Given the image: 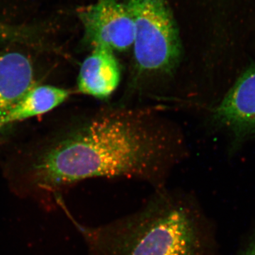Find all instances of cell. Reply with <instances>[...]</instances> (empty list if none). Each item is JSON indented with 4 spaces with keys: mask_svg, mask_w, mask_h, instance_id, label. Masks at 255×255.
<instances>
[{
    "mask_svg": "<svg viewBox=\"0 0 255 255\" xmlns=\"http://www.w3.org/2000/svg\"><path fill=\"white\" fill-rule=\"evenodd\" d=\"M214 114L216 122L236 133L255 132V65L242 74Z\"/></svg>",
    "mask_w": 255,
    "mask_h": 255,
    "instance_id": "cell-5",
    "label": "cell"
},
{
    "mask_svg": "<svg viewBox=\"0 0 255 255\" xmlns=\"http://www.w3.org/2000/svg\"><path fill=\"white\" fill-rule=\"evenodd\" d=\"M36 85L31 60L17 51L0 52V125L11 109Z\"/></svg>",
    "mask_w": 255,
    "mask_h": 255,
    "instance_id": "cell-6",
    "label": "cell"
},
{
    "mask_svg": "<svg viewBox=\"0 0 255 255\" xmlns=\"http://www.w3.org/2000/svg\"><path fill=\"white\" fill-rule=\"evenodd\" d=\"M85 39L94 48L123 51L133 46L135 24L127 5L118 0H99L80 11Z\"/></svg>",
    "mask_w": 255,
    "mask_h": 255,
    "instance_id": "cell-4",
    "label": "cell"
},
{
    "mask_svg": "<svg viewBox=\"0 0 255 255\" xmlns=\"http://www.w3.org/2000/svg\"><path fill=\"white\" fill-rule=\"evenodd\" d=\"M243 255H255V234L251 238Z\"/></svg>",
    "mask_w": 255,
    "mask_h": 255,
    "instance_id": "cell-10",
    "label": "cell"
},
{
    "mask_svg": "<svg viewBox=\"0 0 255 255\" xmlns=\"http://www.w3.org/2000/svg\"><path fill=\"white\" fill-rule=\"evenodd\" d=\"M42 35L39 27L26 25H11L0 21V43H11L38 45Z\"/></svg>",
    "mask_w": 255,
    "mask_h": 255,
    "instance_id": "cell-9",
    "label": "cell"
},
{
    "mask_svg": "<svg viewBox=\"0 0 255 255\" xmlns=\"http://www.w3.org/2000/svg\"><path fill=\"white\" fill-rule=\"evenodd\" d=\"M135 24L134 58L142 73H167L179 63L182 44L165 0H128Z\"/></svg>",
    "mask_w": 255,
    "mask_h": 255,
    "instance_id": "cell-3",
    "label": "cell"
},
{
    "mask_svg": "<svg viewBox=\"0 0 255 255\" xmlns=\"http://www.w3.org/2000/svg\"><path fill=\"white\" fill-rule=\"evenodd\" d=\"M120 80L121 69L114 51L96 47L80 66L78 91L95 98H107L117 90Z\"/></svg>",
    "mask_w": 255,
    "mask_h": 255,
    "instance_id": "cell-7",
    "label": "cell"
},
{
    "mask_svg": "<svg viewBox=\"0 0 255 255\" xmlns=\"http://www.w3.org/2000/svg\"><path fill=\"white\" fill-rule=\"evenodd\" d=\"M170 140L142 114H101L46 146L31 159L28 181L57 190L97 177L161 182L173 161Z\"/></svg>",
    "mask_w": 255,
    "mask_h": 255,
    "instance_id": "cell-1",
    "label": "cell"
},
{
    "mask_svg": "<svg viewBox=\"0 0 255 255\" xmlns=\"http://www.w3.org/2000/svg\"><path fill=\"white\" fill-rule=\"evenodd\" d=\"M77 226L90 255H204L195 211L182 194L161 191L135 214Z\"/></svg>",
    "mask_w": 255,
    "mask_h": 255,
    "instance_id": "cell-2",
    "label": "cell"
},
{
    "mask_svg": "<svg viewBox=\"0 0 255 255\" xmlns=\"http://www.w3.org/2000/svg\"><path fill=\"white\" fill-rule=\"evenodd\" d=\"M70 92L51 85H35L3 119L0 130L16 122L46 114L65 102Z\"/></svg>",
    "mask_w": 255,
    "mask_h": 255,
    "instance_id": "cell-8",
    "label": "cell"
}]
</instances>
